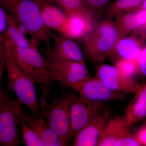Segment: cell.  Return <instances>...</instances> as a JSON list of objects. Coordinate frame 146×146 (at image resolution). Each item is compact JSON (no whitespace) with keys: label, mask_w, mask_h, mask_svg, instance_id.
Segmentation results:
<instances>
[{"label":"cell","mask_w":146,"mask_h":146,"mask_svg":"<svg viewBox=\"0 0 146 146\" xmlns=\"http://www.w3.org/2000/svg\"><path fill=\"white\" fill-rule=\"evenodd\" d=\"M9 44L18 65L33 82L41 88L40 104L41 108L44 107L47 104V98L54 82L47 67L46 57L36 47L21 48Z\"/></svg>","instance_id":"obj_1"},{"label":"cell","mask_w":146,"mask_h":146,"mask_svg":"<svg viewBox=\"0 0 146 146\" xmlns=\"http://www.w3.org/2000/svg\"><path fill=\"white\" fill-rule=\"evenodd\" d=\"M119 39V31L115 22L110 18L105 19L96 24L82 39L84 54L94 63H101L111 54Z\"/></svg>","instance_id":"obj_2"},{"label":"cell","mask_w":146,"mask_h":146,"mask_svg":"<svg viewBox=\"0 0 146 146\" xmlns=\"http://www.w3.org/2000/svg\"><path fill=\"white\" fill-rule=\"evenodd\" d=\"M0 7L23 25L35 39L50 45L52 31L43 23L36 0H0Z\"/></svg>","instance_id":"obj_3"},{"label":"cell","mask_w":146,"mask_h":146,"mask_svg":"<svg viewBox=\"0 0 146 146\" xmlns=\"http://www.w3.org/2000/svg\"><path fill=\"white\" fill-rule=\"evenodd\" d=\"M5 46L6 70L8 80L7 89L16 94L18 100L28 107L31 113L42 116L35 84L16 62L11 53L9 44L6 40Z\"/></svg>","instance_id":"obj_4"},{"label":"cell","mask_w":146,"mask_h":146,"mask_svg":"<svg viewBox=\"0 0 146 146\" xmlns=\"http://www.w3.org/2000/svg\"><path fill=\"white\" fill-rule=\"evenodd\" d=\"M73 94H65L53 97L50 104L41 108V115L57 134L63 146H68L72 130L71 108L77 98Z\"/></svg>","instance_id":"obj_5"},{"label":"cell","mask_w":146,"mask_h":146,"mask_svg":"<svg viewBox=\"0 0 146 146\" xmlns=\"http://www.w3.org/2000/svg\"><path fill=\"white\" fill-rule=\"evenodd\" d=\"M47 67L54 82L74 89L91 77L85 62L55 58L45 55Z\"/></svg>","instance_id":"obj_6"},{"label":"cell","mask_w":146,"mask_h":146,"mask_svg":"<svg viewBox=\"0 0 146 146\" xmlns=\"http://www.w3.org/2000/svg\"><path fill=\"white\" fill-rule=\"evenodd\" d=\"M7 89L0 86V146L20 144L19 119Z\"/></svg>","instance_id":"obj_7"},{"label":"cell","mask_w":146,"mask_h":146,"mask_svg":"<svg viewBox=\"0 0 146 146\" xmlns=\"http://www.w3.org/2000/svg\"><path fill=\"white\" fill-rule=\"evenodd\" d=\"M95 77L108 89L115 92L135 94L141 86L134 77L123 72L115 65L100 64L97 67Z\"/></svg>","instance_id":"obj_8"},{"label":"cell","mask_w":146,"mask_h":146,"mask_svg":"<svg viewBox=\"0 0 146 146\" xmlns=\"http://www.w3.org/2000/svg\"><path fill=\"white\" fill-rule=\"evenodd\" d=\"M79 94V98L89 103H105L124 99V93L111 91L97 78H90L73 89Z\"/></svg>","instance_id":"obj_9"},{"label":"cell","mask_w":146,"mask_h":146,"mask_svg":"<svg viewBox=\"0 0 146 146\" xmlns=\"http://www.w3.org/2000/svg\"><path fill=\"white\" fill-rule=\"evenodd\" d=\"M16 114L22 118L40 137L45 146H63L57 134L42 116L27 113L19 100H11Z\"/></svg>","instance_id":"obj_10"},{"label":"cell","mask_w":146,"mask_h":146,"mask_svg":"<svg viewBox=\"0 0 146 146\" xmlns=\"http://www.w3.org/2000/svg\"><path fill=\"white\" fill-rule=\"evenodd\" d=\"M105 109V103H89L78 97L71 106V137L75 136Z\"/></svg>","instance_id":"obj_11"},{"label":"cell","mask_w":146,"mask_h":146,"mask_svg":"<svg viewBox=\"0 0 146 146\" xmlns=\"http://www.w3.org/2000/svg\"><path fill=\"white\" fill-rule=\"evenodd\" d=\"M92 12L67 13V18L59 33L73 39H82L92 31L96 23Z\"/></svg>","instance_id":"obj_12"},{"label":"cell","mask_w":146,"mask_h":146,"mask_svg":"<svg viewBox=\"0 0 146 146\" xmlns=\"http://www.w3.org/2000/svg\"><path fill=\"white\" fill-rule=\"evenodd\" d=\"M110 111L105 109L75 136L73 145L98 146L103 131L110 119Z\"/></svg>","instance_id":"obj_13"},{"label":"cell","mask_w":146,"mask_h":146,"mask_svg":"<svg viewBox=\"0 0 146 146\" xmlns=\"http://www.w3.org/2000/svg\"><path fill=\"white\" fill-rule=\"evenodd\" d=\"M51 36L54 41L53 48L46 46V55L55 58L85 62L82 50L74 39L62 35H58L52 31Z\"/></svg>","instance_id":"obj_14"},{"label":"cell","mask_w":146,"mask_h":146,"mask_svg":"<svg viewBox=\"0 0 146 146\" xmlns=\"http://www.w3.org/2000/svg\"><path fill=\"white\" fill-rule=\"evenodd\" d=\"M7 31L4 36L10 44L21 48H38L40 42L35 37L28 36L33 35L23 25L7 13Z\"/></svg>","instance_id":"obj_15"},{"label":"cell","mask_w":146,"mask_h":146,"mask_svg":"<svg viewBox=\"0 0 146 146\" xmlns=\"http://www.w3.org/2000/svg\"><path fill=\"white\" fill-rule=\"evenodd\" d=\"M44 25L50 30L60 32L67 18V13L52 0H36Z\"/></svg>","instance_id":"obj_16"},{"label":"cell","mask_w":146,"mask_h":146,"mask_svg":"<svg viewBox=\"0 0 146 146\" xmlns=\"http://www.w3.org/2000/svg\"><path fill=\"white\" fill-rule=\"evenodd\" d=\"M115 21L119 32V39L146 25V9H139L123 13Z\"/></svg>","instance_id":"obj_17"},{"label":"cell","mask_w":146,"mask_h":146,"mask_svg":"<svg viewBox=\"0 0 146 146\" xmlns=\"http://www.w3.org/2000/svg\"><path fill=\"white\" fill-rule=\"evenodd\" d=\"M126 119L129 127L146 119V83L141 84L125 109Z\"/></svg>","instance_id":"obj_18"},{"label":"cell","mask_w":146,"mask_h":146,"mask_svg":"<svg viewBox=\"0 0 146 146\" xmlns=\"http://www.w3.org/2000/svg\"><path fill=\"white\" fill-rule=\"evenodd\" d=\"M143 43L136 35H127L118 41L110 55L116 56V60L123 58L137 60L144 46Z\"/></svg>","instance_id":"obj_19"},{"label":"cell","mask_w":146,"mask_h":146,"mask_svg":"<svg viewBox=\"0 0 146 146\" xmlns=\"http://www.w3.org/2000/svg\"><path fill=\"white\" fill-rule=\"evenodd\" d=\"M128 126L124 116L110 119L103 131L98 146H116L118 139Z\"/></svg>","instance_id":"obj_20"},{"label":"cell","mask_w":146,"mask_h":146,"mask_svg":"<svg viewBox=\"0 0 146 146\" xmlns=\"http://www.w3.org/2000/svg\"><path fill=\"white\" fill-rule=\"evenodd\" d=\"M144 0H115L106 7L109 17H117L123 13L139 9Z\"/></svg>","instance_id":"obj_21"},{"label":"cell","mask_w":146,"mask_h":146,"mask_svg":"<svg viewBox=\"0 0 146 146\" xmlns=\"http://www.w3.org/2000/svg\"><path fill=\"white\" fill-rule=\"evenodd\" d=\"M18 117L24 145L26 146H45L40 137L28 124L22 118L18 116Z\"/></svg>","instance_id":"obj_22"},{"label":"cell","mask_w":146,"mask_h":146,"mask_svg":"<svg viewBox=\"0 0 146 146\" xmlns=\"http://www.w3.org/2000/svg\"><path fill=\"white\" fill-rule=\"evenodd\" d=\"M66 13L75 12H95L90 10L84 0H52ZM96 14V13H95Z\"/></svg>","instance_id":"obj_23"},{"label":"cell","mask_w":146,"mask_h":146,"mask_svg":"<svg viewBox=\"0 0 146 146\" xmlns=\"http://www.w3.org/2000/svg\"><path fill=\"white\" fill-rule=\"evenodd\" d=\"M115 65L123 72L133 77L140 73L136 60L121 58L115 60Z\"/></svg>","instance_id":"obj_24"},{"label":"cell","mask_w":146,"mask_h":146,"mask_svg":"<svg viewBox=\"0 0 146 146\" xmlns=\"http://www.w3.org/2000/svg\"><path fill=\"white\" fill-rule=\"evenodd\" d=\"M130 127L125 129L116 144V146H141L135 134L131 132Z\"/></svg>","instance_id":"obj_25"},{"label":"cell","mask_w":146,"mask_h":146,"mask_svg":"<svg viewBox=\"0 0 146 146\" xmlns=\"http://www.w3.org/2000/svg\"><path fill=\"white\" fill-rule=\"evenodd\" d=\"M5 40L3 35H0V84L1 82L3 74L6 69Z\"/></svg>","instance_id":"obj_26"},{"label":"cell","mask_w":146,"mask_h":146,"mask_svg":"<svg viewBox=\"0 0 146 146\" xmlns=\"http://www.w3.org/2000/svg\"><path fill=\"white\" fill-rule=\"evenodd\" d=\"M111 0H84L86 6L96 13V11L99 10L108 5Z\"/></svg>","instance_id":"obj_27"},{"label":"cell","mask_w":146,"mask_h":146,"mask_svg":"<svg viewBox=\"0 0 146 146\" xmlns=\"http://www.w3.org/2000/svg\"><path fill=\"white\" fill-rule=\"evenodd\" d=\"M139 72L146 77V45L144 46L137 59Z\"/></svg>","instance_id":"obj_28"},{"label":"cell","mask_w":146,"mask_h":146,"mask_svg":"<svg viewBox=\"0 0 146 146\" xmlns=\"http://www.w3.org/2000/svg\"><path fill=\"white\" fill-rule=\"evenodd\" d=\"M8 26L7 13L3 9L0 7V35L5 36Z\"/></svg>","instance_id":"obj_29"},{"label":"cell","mask_w":146,"mask_h":146,"mask_svg":"<svg viewBox=\"0 0 146 146\" xmlns=\"http://www.w3.org/2000/svg\"><path fill=\"white\" fill-rule=\"evenodd\" d=\"M134 134L141 145L146 146V123H144Z\"/></svg>","instance_id":"obj_30"},{"label":"cell","mask_w":146,"mask_h":146,"mask_svg":"<svg viewBox=\"0 0 146 146\" xmlns=\"http://www.w3.org/2000/svg\"><path fill=\"white\" fill-rule=\"evenodd\" d=\"M139 9H146V0H144L143 3L142 4L141 7Z\"/></svg>","instance_id":"obj_31"},{"label":"cell","mask_w":146,"mask_h":146,"mask_svg":"<svg viewBox=\"0 0 146 146\" xmlns=\"http://www.w3.org/2000/svg\"><path fill=\"white\" fill-rule=\"evenodd\" d=\"M145 122H145V123H146V120L145 121Z\"/></svg>","instance_id":"obj_32"},{"label":"cell","mask_w":146,"mask_h":146,"mask_svg":"<svg viewBox=\"0 0 146 146\" xmlns=\"http://www.w3.org/2000/svg\"></svg>","instance_id":"obj_33"}]
</instances>
